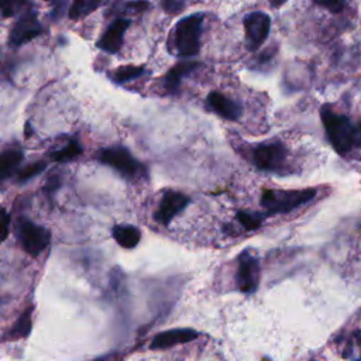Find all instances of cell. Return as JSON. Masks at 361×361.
Returning <instances> with one entry per match:
<instances>
[{"mask_svg": "<svg viewBox=\"0 0 361 361\" xmlns=\"http://www.w3.org/2000/svg\"><path fill=\"white\" fill-rule=\"evenodd\" d=\"M80 154H82V147L78 141L73 140L66 147L51 152L49 157L55 162H68V161H72V159L78 158Z\"/></svg>", "mask_w": 361, "mask_h": 361, "instance_id": "ac0fdd59", "label": "cell"}, {"mask_svg": "<svg viewBox=\"0 0 361 361\" xmlns=\"http://www.w3.org/2000/svg\"><path fill=\"white\" fill-rule=\"evenodd\" d=\"M99 161L128 176L137 175L142 171V165L130 154L128 149L123 147H111L102 149L99 154Z\"/></svg>", "mask_w": 361, "mask_h": 361, "instance_id": "5b68a950", "label": "cell"}, {"mask_svg": "<svg viewBox=\"0 0 361 361\" xmlns=\"http://www.w3.org/2000/svg\"><path fill=\"white\" fill-rule=\"evenodd\" d=\"M17 238L21 244V247L24 248L25 252H28L30 255L35 257L38 254H41L49 244L51 241V234L47 228L21 219L18 221V228H17Z\"/></svg>", "mask_w": 361, "mask_h": 361, "instance_id": "277c9868", "label": "cell"}, {"mask_svg": "<svg viewBox=\"0 0 361 361\" xmlns=\"http://www.w3.org/2000/svg\"><path fill=\"white\" fill-rule=\"evenodd\" d=\"M189 203V197L180 192L166 190L159 202L158 210L155 212V220L159 224L168 226L171 220L180 213Z\"/></svg>", "mask_w": 361, "mask_h": 361, "instance_id": "9c48e42d", "label": "cell"}, {"mask_svg": "<svg viewBox=\"0 0 361 361\" xmlns=\"http://www.w3.org/2000/svg\"><path fill=\"white\" fill-rule=\"evenodd\" d=\"M126 7L128 10H134V11H144L149 7V3L145 1V0H134V1H130L126 4Z\"/></svg>", "mask_w": 361, "mask_h": 361, "instance_id": "83f0119b", "label": "cell"}, {"mask_svg": "<svg viewBox=\"0 0 361 361\" xmlns=\"http://www.w3.org/2000/svg\"><path fill=\"white\" fill-rule=\"evenodd\" d=\"M259 282V264L254 255L248 251L241 252L238 258L237 285L241 292H254Z\"/></svg>", "mask_w": 361, "mask_h": 361, "instance_id": "ba28073f", "label": "cell"}, {"mask_svg": "<svg viewBox=\"0 0 361 361\" xmlns=\"http://www.w3.org/2000/svg\"><path fill=\"white\" fill-rule=\"evenodd\" d=\"M130 27V20L127 18H117L114 20L109 28L104 31L102 38L97 41V47L109 54H116L121 48L124 32Z\"/></svg>", "mask_w": 361, "mask_h": 361, "instance_id": "8fae6325", "label": "cell"}, {"mask_svg": "<svg viewBox=\"0 0 361 361\" xmlns=\"http://www.w3.org/2000/svg\"><path fill=\"white\" fill-rule=\"evenodd\" d=\"M271 18L268 14L262 11H254L245 16L244 18V30H245V39L247 48L250 51H255L262 45L269 34Z\"/></svg>", "mask_w": 361, "mask_h": 361, "instance_id": "8992f818", "label": "cell"}, {"mask_svg": "<svg viewBox=\"0 0 361 361\" xmlns=\"http://www.w3.org/2000/svg\"><path fill=\"white\" fill-rule=\"evenodd\" d=\"M44 32L42 25L39 24L34 11H25L14 24L10 31L8 44L11 47H21L23 44L34 39L35 37Z\"/></svg>", "mask_w": 361, "mask_h": 361, "instance_id": "52a82bcc", "label": "cell"}, {"mask_svg": "<svg viewBox=\"0 0 361 361\" xmlns=\"http://www.w3.org/2000/svg\"><path fill=\"white\" fill-rule=\"evenodd\" d=\"M286 158V149L282 144H264L255 148L252 159L257 168L262 171H276Z\"/></svg>", "mask_w": 361, "mask_h": 361, "instance_id": "30bf717a", "label": "cell"}, {"mask_svg": "<svg viewBox=\"0 0 361 361\" xmlns=\"http://www.w3.org/2000/svg\"><path fill=\"white\" fill-rule=\"evenodd\" d=\"M97 361H102V360H97Z\"/></svg>", "mask_w": 361, "mask_h": 361, "instance_id": "d6a6232c", "label": "cell"}, {"mask_svg": "<svg viewBox=\"0 0 361 361\" xmlns=\"http://www.w3.org/2000/svg\"><path fill=\"white\" fill-rule=\"evenodd\" d=\"M21 161L23 152L20 149H8L0 154V180L10 178Z\"/></svg>", "mask_w": 361, "mask_h": 361, "instance_id": "2e32d148", "label": "cell"}, {"mask_svg": "<svg viewBox=\"0 0 361 361\" xmlns=\"http://www.w3.org/2000/svg\"><path fill=\"white\" fill-rule=\"evenodd\" d=\"M107 0H73L69 8V18L78 20L85 16H89L96 8L103 6Z\"/></svg>", "mask_w": 361, "mask_h": 361, "instance_id": "e0dca14e", "label": "cell"}, {"mask_svg": "<svg viewBox=\"0 0 361 361\" xmlns=\"http://www.w3.org/2000/svg\"><path fill=\"white\" fill-rule=\"evenodd\" d=\"M203 14H192L178 21L173 28V45L179 56H195L200 51Z\"/></svg>", "mask_w": 361, "mask_h": 361, "instance_id": "7a4b0ae2", "label": "cell"}, {"mask_svg": "<svg viewBox=\"0 0 361 361\" xmlns=\"http://www.w3.org/2000/svg\"><path fill=\"white\" fill-rule=\"evenodd\" d=\"M269 3H271V6H272V7H279V6L285 4V3H286V0H269Z\"/></svg>", "mask_w": 361, "mask_h": 361, "instance_id": "4dcf8cb0", "label": "cell"}, {"mask_svg": "<svg viewBox=\"0 0 361 361\" xmlns=\"http://www.w3.org/2000/svg\"><path fill=\"white\" fill-rule=\"evenodd\" d=\"M161 4H162V8L166 13L178 14V13H180L183 10L185 0H161Z\"/></svg>", "mask_w": 361, "mask_h": 361, "instance_id": "d4e9b609", "label": "cell"}, {"mask_svg": "<svg viewBox=\"0 0 361 361\" xmlns=\"http://www.w3.org/2000/svg\"><path fill=\"white\" fill-rule=\"evenodd\" d=\"M237 220L247 228V230H255L261 226V216L251 214L247 212H237Z\"/></svg>", "mask_w": 361, "mask_h": 361, "instance_id": "603a6c76", "label": "cell"}, {"mask_svg": "<svg viewBox=\"0 0 361 361\" xmlns=\"http://www.w3.org/2000/svg\"><path fill=\"white\" fill-rule=\"evenodd\" d=\"M314 190L305 189V190H264L261 197V204L269 213H283L292 209H296L300 204H305L310 199H313Z\"/></svg>", "mask_w": 361, "mask_h": 361, "instance_id": "3957f363", "label": "cell"}, {"mask_svg": "<svg viewBox=\"0 0 361 361\" xmlns=\"http://www.w3.org/2000/svg\"><path fill=\"white\" fill-rule=\"evenodd\" d=\"M199 336V333L193 329H172L162 333H158L152 341L151 348L154 350H165L169 347H173L176 344H183L195 340Z\"/></svg>", "mask_w": 361, "mask_h": 361, "instance_id": "7c38bea8", "label": "cell"}, {"mask_svg": "<svg viewBox=\"0 0 361 361\" xmlns=\"http://www.w3.org/2000/svg\"><path fill=\"white\" fill-rule=\"evenodd\" d=\"M207 106L214 113H217L219 116H221L226 120H233V121L238 120L241 113H243V109L237 102L226 97L224 94H221L219 92L209 93Z\"/></svg>", "mask_w": 361, "mask_h": 361, "instance_id": "4fadbf2b", "label": "cell"}, {"mask_svg": "<svg viewBox=\"0 0 361 361\" xmlns=\"http://www.w3.org/2000/svg\"><path fill=\"white\" fill-rule=\"evenodd\" d=\"M47 164L44 161H38V162H34L28 166H25L24 169H21L18 173H17V179L18 182H27L30 179H32L34 176L39 175L44 169H45Z\"/></svg>", "mask_w": 361, "mask_h": 361, "instance_id": "7402d4cb", "label": "cell"}, {"mask_svg": "<svg viewBox=\"0 0 361 361\" xmlns=\"http://www.w3.org/2000/svg\"><path fill=\"white\" fill-rule=\"evenodd\" d=\"M113 238L123 248H134L141 238V233L137 227L130 224H117L113 227Z\"/></svg>", "mask_w": 361, "mask_h": 361, "instance_id": "9a60e30c", "label": "cell"}, {"mask_svg": "<svg viewBox=\"0 0 361 361\" xmlns=\"http://www.w3.org/2000/svg\"><path fill=\"white\" fill-rule=\"evenodd\" d=\"M65 3H66V0H56V1H55V7H54V10H52V18L56 20V18H59V17L62 16Z\"/></svg>", "mask_w": 361, "mask_h": 361, "instance_id": "f1b7e54d", "label": "cell"}, {"mask_svg": "<svg viewBox=\"0 0 361 361\" xmlns=\"http://www.w3.org/2000/svg\"><path fill=\"white\" fill-rule=\"evenodd\" d=\"M8 226H10V214L6 212V209L0 207V244L6 240L8 234Z\"/></svg>", "mask_w": 361, "mask_h": 361, "instance_id": "484cf974", "label": "cell"}, {"mask_svg": "<svg viewBox=\"0 0 361 361\" xmlns=\"http://www.w3.org/2000/svg\"><path fill=\"white\" fill-rule=\"evenodd\" d=\"M313 1L314 4L324 7L331 13H340L344 8L347 0H313Z\"/></svg>", "mask_w": 361, "mask_h": 361, "instance_id": "cb8c5ba5", "label": "cell"}, {"mask_svg": "<svg viewBox=\"0 0 361 361\" xmlns=\"http://www.w3.org/2000/svg\"><path fill=\"white\" fill-rule=\"evenodd\" d=\"M28 0H0V16L13 17L25 8Z\"/></svg>", "mask_w": 361, "mask_h": 361, "instance_id": "44dd1931", "label": "cell"}, {"mask_svg": "<svg viewBox=\"0 0 361 361\" xmlns=\"http://www.w3.org/2000/svg\"><path fill=\"white\" fill-rule=\"evenodd\" d=\"M144 73V66H120L118 69H116L111 75V79L117 83H124L127 80L135 79L138 76H141Z\"/></svg>", "mask_w": 361, "mask_h": 361, "instance_id": "d6986e66", "label": "cell"}, {"mask_svg": "<svg viewBox=\"0 0 361 361\" xmlns=\"http://www.w3.org/2000/svg\"><path fill=\"white\" fill-rule=\"evenodd\" d=\"M199 66H200V62H197V61H182V62L176 63L175 66H172L168 71V73L165 75V80H164L165 89L171 93L176 92L179 89L182 79L185 76H188L189 73H192Z\"/></svg>", "mask_w": 361, "mask_h": 361, "instance_id": "5bb4252c", "label": "cell"}, {"mask_svg": "<svg viewBox=\"0 0 361 361\" xmlns=\"http://www.w3.org/2000/svg\"><path fill=\"white\" fill-rule=\"evenodd\" d=\"M320 117L327 137L338 154H345L353 147H355L357 126H354L347 116L337 114L331 110L330 106L324 104L320 109Z\"/></svg>", "mask_w": 361, "mask_h": 361, "instance_id": "6da1fadb", "label": "cell"}, {"mask_svg": "<svg viewBox=\"0 0 361 361\" xmlns=\"http://www.w3.org/2000/svg\"><path fill=\"white\" fill-rule=\"evenodd\" d=\"M59 188H61V178H59L58 175H54V176H51V178L47 180L45 186H44V190H45L48 195H52V193L56 192Z\"/></svg>", "mask_w": 361, "mask_h": 361, "instance_id": "4316f807", "label": "cell"}, {"mask_svg": "<svg viewBox=\"0 0 361 361\" xmlns=\"http://www.w3.org/2000/svg\"><path fill=\"white\" fill-rule=\"evenodd\" d=\"M31 135V126H30V123H27L25 124V137H30Z\"/></svg>", "mask_w": 361, "mask_h": 361, "instance_id": "1f68e13d", "label": "cell"}, {"mask_svg": "<svg viewBox=\"0 0 361 361\" xmlns=\"http://www.w3.org/2000/svg\"><path fill=\"white\" fill-rule=\"evenodd\" d=\"M355 147H361V124L357 126V138H355Z\"/></svg>", "mask_w": 361, "mask_h": 361, "instance_id": "f546056e", "label": "cell"}, {"mask_svg": "<svg viewBox=\"0 0 361 361\" xmlns=\"http://www.w3.org/2000/svg\"><path fill=\"white\" fill-rule=\"evenodd\" d=\"M31 310H32L31 307L25 309L23 312V314L18 317L16 326L10 331L11 337L21 338V337H25L27 334H30V330H31V313H32Z\"/></svg>", "mask_w": 361, "mask_h": 361, "instance_id": "ffe728a7", "label": "cell"}]
</instances>
